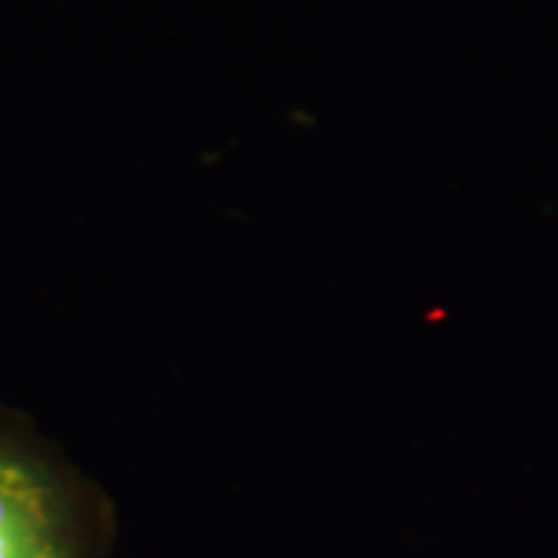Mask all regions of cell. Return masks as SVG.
Instances as JSON below:
<instances>
[{
	"label": "cell",
	"mask_w": 558,
	"mask_h": 558,
	"mask_svg": "<svg viewBox=\"0 0 558 558\" xmlns=\"http://www.w3.org/2000/svg\"><path fill=\"white\" fill-rule=\"evenodd\" d=\"M78 481L29 432L0 424V558H90Z\"/></svg>",
	"instance_id": "6da1fadb"
}]
</instances>
